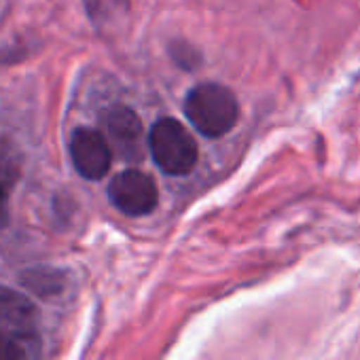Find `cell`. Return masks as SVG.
<instances>
[{"label": "cell", "instance_id": "1", "mask_svg": "<svg viewBox=\"0 0 360 360\" xmlns=\"http://www.w3.org/2000/svg\"><path fill=\"white\" fill-rule=\"evenodd\" d=\"M185 115L202 136L214 140L238 125L240 102L236 94L221 83H200L185 98Z\"/></svg>", "mask_w": 360, "mask_h": 360}, {"label": "cell", "instance_id": "9", "mask_svg": "<svg viewBox=\"0 0 360 360\" xmlns=\"http://www.w3.org/2000/svg\"><path fill=\"white\" fill-rule=\"evenodd\" d=\"M0 360H26V347L15 335L0 328Z\"/></svg>", "mask_w": 360, "mask_h": 360}, {"label": "cell", "instance_id": "8", "mask_svg": "<svg viewBox=\"0 0 360 360\" xmlns=\"http://www.w3.org/2000/svg\"><path fill=\"white\" fill-rule=\"evenodd\" d=\"M127 0H85L87 13L94 22H108L121 9H125Z\"/></svg>", "mask_w": 360, "mask_h": 360}, {"label": "cell", "instance_id": "3", "mask_svg": "<svg viewBox=\"0 0 360 360\" xmlns=\"http://www.w3.org/2000/svg\"><path fill=\"white\" fill-rule=\"evenodd\" d=\"M110 204L125 217L138 219L150 214L159 204V191L155 180L140 169H123L108 185Z\"/></svg>", "mask_w": 360, "mask_h": 360}, {"label": "cell", "instance_id": "7", "mask_svg": "<svg viewBox=\"0 0 360 360\" xmlns=\"http://www.w3.org/2000/svg\"><path fill=\"white\" fill-rule=\"evenodd\" d=\"M26 284H30L37 292L41 295H51V292H58L62 288V278L58 271H51V269H34V271H28L24 276Z\"/></svg>", "mask_w": 360, "mask_h": 360}, {"label": "cell", "instance_id": "5", "mask_svg": "<svg viewBox=\"0 0 360 360\" xmlns=\"http://www.w3.org/2000/svg\"><path fill=\"white\" fill-rule=\"evenodd\" d=\"M110 146L125 161H140L144 153V134L140 117L127 106H112L106 115Z\"/></svg>", "mask_w": 360, "mask_h": 360}, {"label": "cell", "instance_id": "6", "mask_svg": "<svg viewBox=\"0 0 360 360\" xmlns=\"http://www.w3.org/2000/svg\"><path fill=\"white\" fill-rule=\"evenodd\" d=\"M37 307L34 303L7 286H0V328L11 335H28L37 324Z\"/></svg>", "mask_w": 360, "mask_h": 360}, {"label": "cell", "instance_id": "4", "mask_svg": "<svg viewBox=\"0 0 360 360\" xmlns=\"http://www.w3.org/2000/svg\"><path fill=\"white\" fill-rule=\"evenodd\" d=\"M70 159L79 176L85 180H100L112 165V146L100 131L79 127L70 138Z\"/></svg>", "mask_w": 360, "mask_h": 360}, {"label": "cell", "instance_id": "2", "mask_svg": "<svg viewBox=\"0 0 360 360\" xmlns=\"http://www.w3.org/2000/svg\"><path fill=\"white\" fill-rule=\"evenodd\" d=\"M155 165L167 176H187L195 169L200 148L191 131L174 117H161L153 123L146 138Z\"/></svg>", "mask_w": 360, "mask_h": 360}]
</instances>
